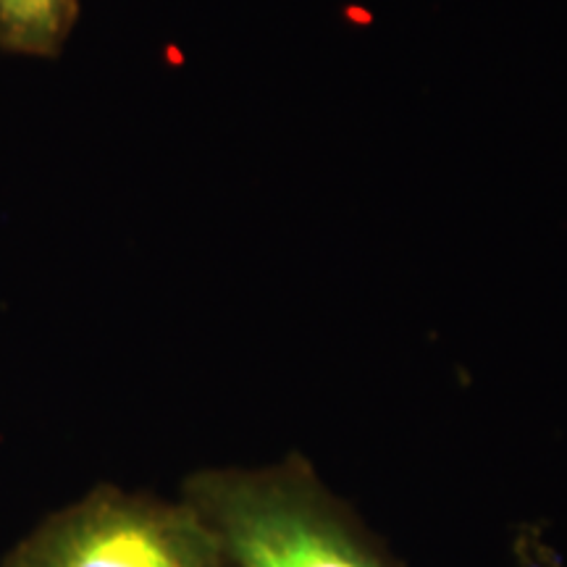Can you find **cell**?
Instances as JSON below:
<instances>
[{
	"mask_svg": "<svg viewBox=\"0 0 567 567\" xmlns=\"http://www.w3.org/2000/svg\"><path fill=\"white\" fill-rule=\"evenodd\" d=\"M226 567H396L302 457L210 467L182 484Z\"/></svg>",
	"mask_w": 567,
	"mask_h": 567,
	"instance_id": "1",
	"label": "cell"
},
{
	"mask_svg": "<svg viewBox=\"0 0 567 567\" xmlns=\"http://www.w3.org/2000/svg\"><path fill=\"white\" fill-rule=\"evenodd\" d=\"M0 567H226V559L182 496L101 484L38 523Z\"/></svg>",
	"mask_w": 567,
	"mask_h": 567,
	"instance_id": "2",
	"label": "cell"
},
{
	"mask_svg": "<svg viewBox=\"0 0 567 567\" xmlns=\"http://www.w3.org/2000/svg\"><path fill=\"white\" fill-rule=\"evenodd\" d=\"M76 13L80 0H0V51L59 59Z\"/></svg>",
	"mask_w": 567,
	"mask_h": 567,
	"instance_id": "3",
	"label": "cell"
}]
</instances>
